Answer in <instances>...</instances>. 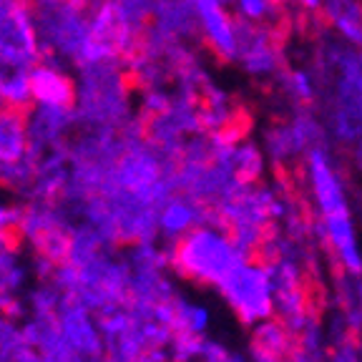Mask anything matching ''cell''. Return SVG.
Wrapping results in <instances>:
<instances>
[{
  "label": "cell",
  "mask_w": 362,
  "mask_h": 362,
  "mask_svg": "<svg viewBox=\"0 0 362 362\" xmlns=\"http://www.w3.org/2000/svg\"><path fill=\"white\" fill-rule=\"evenodd\" d=\"M320 18L334 35L362 51V0H325Z\"/></svg>",
  "instance_id": "7"
},
{
  "label": "cell",
  "mask_w": 362,
  "mask_h": 362,
  "mask_svg": "<svg viewBox=\"0 0 362 362\" xmlns=\"http://www.w3.org/2000/svg\"><path fill=\"white\" fill-rule=\"evenodd\" d=\"M282 93L297 106H312L322 101V83L312 66H287L277 78Z\"/></svg>",
  "instance_id": "8"
},
{
  "label": "cell",
  "mask_w": 362,
  "mask_h": 362,
  "mask_svg": "<svg viewBox=\"0 0 362 362\" xmlns=\"http://www.w3.org/2000/svg\"><path fill=\"white\" fill-rule=\"evenodd\" d=\"M199 23V35L219 61L234 63L237 58V18L226 0H189Z\"/></svg>",
  "instance_id": "4"
},
{
  "label": "cell",
  "mask_w": 362,
  "mask_h": 362,
  "mask_svg": "<svg viewBox=\"0 0 362 362\" xmlns=\"http://www.w3.org/2000/svg\"><path fill=\"white\" fill-rule=\"evenodd\" d=\"M43 56L33 0H0V58L30 71Z\"/></svg>",
  "instance_id": "2"
},
{
  "label": "cell",
  "mask_w": 362,
  "mask_h": 362,
  "mask_svg": "<svg viewBox=\"0 0 362 362\" xmlns=\"http://www.w3.org/2000/svg\"><path fill=\"white\" fill-rule=\"evenodd\" d=\"M352 158H355V166L362 171V141H357L355 146H352Z\"/></svg>",
  "instance_id": "11"
},
{
  "label": "cell",
  "mask_w": 362,
  "mask_h": 362,
  "mask_svg": "<svg viewBox=\"0 0 362 362\" xmlns=\"http://www.w3.org/2000/svg\"><path fill=\"white\" fill-rule=\"evenodd\" d=\"M30 76V90H33L35 106L53 108H76L78 101V81L61 66L58 58L43 56L33 68Z\"/></svg>",
  "instance_id": "5"
},
{
  "label": "cell",
  "mask_w": 362,
  "mask_h": 362,
  "mask_svg": "<svg viewBox=\"0 0 362 362\" xmlns=\"http://www.w3.org/2000/svg\"><path fill=\"white\" fill-rule=\"evenodd\" d=\"M33 158L28 111L25 108L0 106V169L25 164Z\"/></svg>",
  "instance_id": "6"
},
{
  "label": "cell",
  "mask_w": 362,
  "mask_h": 362,
  "mask_svg": "<svg viewBox=\"0 0 362 362\" xmlns=\"http://www.w3.org/2000/svg\"><path fill=\"white\" fill-rule=\"evenodd\" d=\"M23 214L16 209H11L8 204H0V232H11V229H21L23 226Z\"/></svg>",
  "instance_id": "10"
},
{
  "label": "cell",
  "mask_w": 362,
  "mask_h": 362,
  "mask_svg": "<svg viewBox=\"0 0 362 362\" xmlns=\"http://www.w3.org/2000/svg\"><path fill=\"white\" fill-rule=\"evenodd\" d=\"M242 259V249L216 221H202L171 239L169 264L189 282L221 284Z\"/></svg>",
  "instance_id": "1"
},
{
  "label": "cell",
  "mask_w": 362,
  "mask_h": 362,
  "mask_svg": "<svg viewBox=\"0 0 362 362\" xmlns=\"http://www.w3.org/2000/svg\"><path fill=\"white\" fill-rule=\"evenodd\" d=\"M279 8H284V11H292V8H297V0H274Z\"/></svg>",
  "instance_id": "12"
},
{
  "label": "cell",
  "mask_w": 362,
  "mask_h": 362,
  "mask_svg": "<svg viewBox=\"0 0 362 362\" xmlns=\"http://www.w3.org/2000/svg\"><path fill=\"white\" fill-rule=\"evenodd\" d=\"M234 63L257 81H277L279 74L287 68L282 28L237 21V58Z\"/></svg>",
  "instance_id": "3"
},
{
  "label": "cell",
  "mask_w": 362,
  "mask_h": 362,
  "mask_svg": "<svg viewBox=\"0 0 362 362\" xmlns=\"http://www.w3.org/2000/svg\"><path fill=\"white\" fill-rule=\"evenodd\" d=\"M226 6L237 21L255 23V25H269V28H284V8L274 0H226Z\"/></svg>",
  "instance_id": "9"
}]
</instances>
